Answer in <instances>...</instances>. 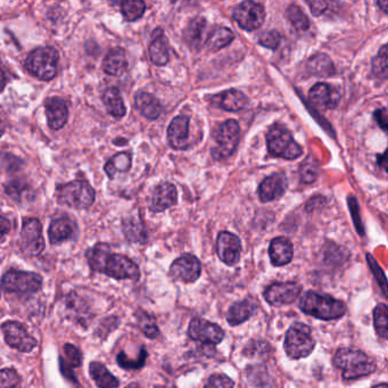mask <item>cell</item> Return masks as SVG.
<instances>
[{"instance_id":"6da1fadb","label":"cell","mask_w":388,"mask_h":388,"mask_svg":"<svg viewBox=\"0 0 388 388\" xmlns=\"http://www.w3.org/2000/svg\"><path fill=\"white\" fill-rule=\"evenodd\" d=\"M87 259L95 271L114 279L137 281L140 277L138 265L133 260L120 254L108 252L105 246L97 245L87 253Z\"/></svg>"},{"instance_id":"7a4b0ae2","label":"cell","mask_w":388,"mask_h":388,"mask_svg":"<svg viewBox=\"0 0 388 388\" xmlns=\"http://www.w3.org/2000/svg\"><path fill=\"white\" fill-rule=\"evenodd\" d=\"M333 364L336 368L342 370L343 377L345 379L369 376L377 369L376 362L371 357L353 348H341L336 352Z\"/></svg>"},{"instance_id":"3957f363","label":"cell","mask_w":388,"mask_h":388,"mask_svg":"<svg viewBox=\"0 0 388 388\" xmlns=\"http://www.w3.org/2000/svg\"><path fill=\"white\" fill-rule=\"evenodd\" d=\"M299 308L320 320H335L346 313L345 303L329 295L306 292L299 301Z\"/></svg>"},{"instance_id":"277c9868","label":"cell","mask_w":388,"mask_h":388,"mask_svg":"<svg viewBox=\"0 0 388 388\" xmlns=\"http://www.w3.org/2000/svg\"><path fill=\"white\" fill-rule=\"evenodd\" d=\"M56 198L59 204L77 210L89 209L95 200V191L87 181L77 180L57 186Z\"/></svg>"},{"instance_id":"5b68a950","label":"cell","mask_w":388,"mask_h":388,"mask_svg":"<svg viewBox=\"0 0 388 388\" xmlns=\"http://www.w3.org/2000/svg\"><path fill=\"white\" fill-rule=\"evenodd\" d=\"M283 348L292 360H299L311 355L315 348V341L312 337L311 328L306 324H294L286 336Z\"/></svg>"},{"instance_id":"8992f818","label":"cell","mask_w":388,"mask_h":388,"mask_svg":"<svg viewBox=\"0 0 388 388\" xmlns=\"http://www.w3.org/2000/svg\"><path fill=\"white\" fill-rule=\"evenodd\" d=\"M59 54L53 47H40L32 50L25 59V68L39 80L50 81L56 77Z\"/></svg>"},{"instance_id":"52a82bcc","label":"cell","mask_w":388,"mask_h":388,"mask_svg":"<svg viewBox=\"0 0 388 388\" xmlns=\"http://www.w3.org/2000/svg\"><path fill=\"white\" fill-rule=\"evenodd\" d=\"M267 146L272 156L283 160H295L302 155V148L294 140L292 133L279 124L271 126L267 133Z\"/></svg>"},{"instance_id":"ba28073f","label":"cell","mask_w":388,"mask_h":388,"mask_svg":"<svg viewBox=\"0 0 388 388\" xmlns=\"http://www.w3.org/2000/svg\"><path fill=\"white\" fill-rule=\"evenodd\" d=\"M43 278L34 272L10 270L3 274L1 288L6 293L32 294L40 290Z\"/></svg>"},{"instance_id":"9c48e42d","label":"cell","mask_w":388,"mask_h":388,"mask_svg":"<svg viewBox=\"0 0 388 388\" xmlns=\"http://www.w3.org/2000/svg\"><path fill=\"white\" fill-rule=\"evenodd\" d=\"M241 139V126L237 121L229 120L222 124L216 133V146L212 149L213 158L216 161L228 158L237 148Z\"/></svg>"},{"instance_id":"30bf717a","label":"cell","mask_w":388,"mask_h":388,"mask_svg":"<svg viewBox=\"0 0 388 388\" xmlns=\"http://www.w3.org/2000/svg\"><path fill=\"white\" fill-rule=\"evenodd\" d=\"M20 247L27 256L40 255L45 250L43 225L37 219L25 220L20 238Z\"/></svg>"},{"instance_id":"8fae6325","label":"cell","mask_w":388,"mask_h":388,"mask_svg":"<svg viewBox=\"0 0 388 388\" xmlns=\"http://www.w3.org/2000/svg\"><path fill=\"white\" fill-rule=\"evenodd\" d=\"M7 344L17 351L29 353L37 348V339L28 333L23 324L17 321H6L0 327Z\"/></svg>"},{"instance_id":"7c38bea8","label":"cell","mask_w":388,"mask_h":388,"mask_svg":"<svg viewBox=\"0 0 388 388\" xmlns=\"http://www.w3.org/2000/svg\"><path fill=\"white\" fill-rule=\"evenodd\" d=\"M232 15L244 30L254 31L261 28L264 23V7L255 1H244L234 7Z\"/></svg>"},{"instance_id":"4fadbf2b","label":"cell","mask_w":388,"mask_h":388,"mask_svg":"<svg viewBox=\"0 0 388 388\" xmlns=\"http://www.w3.org/2000/svg\"><path fill=\"white\" fill-rule=\"evenodd\" d=\"M188 335L194 341L213 345L219 344L222 339L225 338V331L222 330L221 327L202 318H195L191 321Z\"/></svg>"},{"instance_id":"5bb4252c","label":"cell","mask_w":388,"mask_h":388,"mask_svg":"<svg viewBox=\"0 0 388 388\" xmlns=\"http://www.w3.org/2000/svg\"><path fill=\"white\" fill-rule=\"evenodd\" d=\"M302 287L299 283H274L264 290V299L269 304L274 306L292 304L301 295Z\"/></svg>"},{"instance_id":"9a60e30c","label":"cell","mask_w":388,"mask_h":388,"mask_svg":"<svg viewBox=\"0 0 388 388\" xmlns=\"http://www.w3.org/2000/svg\"><path fill=\"white\" fill-rule=\"evenodd\" d=\"M202 264L196 256L185 254L177 259L170 268V274L174 281L195 283L200 278Z\"/></svg>"},{"instance_id":"2e32d148","label":"cell","mask_w":388,"mask_h":388,"mask_svg":"<svg viewBox=\"0 0 388 388\" xmlns=\"http://www.w3.org/2000/svg\"><path fill=\"white\" fill-rule=\"evenodd\" d=\"M216 253L222 262L225 264H237L241 255V243L239 238L228 231H222L216 241Z\"/></svg>"},{"instance_id":"e0dca14e","label":"cell","mask_w":388,"mask_h":388,"mask_svg":"<svg viewBox=\"0 0 388 388\" xmlns=\"http://www.w3.org/2000/svg\"><path fill=\"white\" fill-rule=\"evenodd\" d=\"M308 97L315 107L322 110H334L341 100L338 90L328 84H317L312 87Z\"/></svg>"},{"instance_id":"ac0fdd59","label":"cell","mask_w":388,"mask_h":388,"mask_svg":"<svg viewBox=\"0 0 388 388\" xmlns=\"http://www.w3.org/2000/svg\"><path fill=\"white\" fill-rule=\"evenodd\" d=\"M287 178L283 173H274L271 177L265 178L259 187V198L263 203L281 198L286 191Z\"/></svg>"},{"instance_id":"d6986e66","label":"cell","mask_w":388,"mask_h":388,"mask_svg":"<svg viewBox=\"0 0 388 388\" xmlns=\"http://www.w3.org/2000/svg\"><path fill=\"white\" fill-rule=\"evenodd\" d=\"M189 119L185 115L174 117L167 129L170 145L174 149H185L188 146Z\"/></svg>"},{"instance_id":"ffe728a7","label":"cell","mask_w":388,"mask_h":388,"mask_svg":"<svg viewBox=\"0 0 388 388\" xmlns=\"http://www.w3.org/2000/svg\"><path fill=\"white\" fill-rule=\"evenodd\" d=\"M178 200L177 188L172 184L165 182L155 188L151 196V210L153 212H163L169 207L176 205Z\"/></svg>"},{"instance_id":"44dd1931","label":"cell","mask_w":388,"mask_h":388,"mask_svg":"<svg viewBox=\"0 0 388 388\" xmlns=\"http://www.w3.org/2000/svg\"><path fill=\"white\" fill-rule=\"evenodd\" d=\"M269 255L274 267L288 264L293 260V244L286 237L274 238L269 247Z\"/></svg>"},{"instance_id":"7402d4cb","label":"cell","mask_w":388,"mask_h":388,"mask_svg":"<svg viewBox=\"0 0 388 388\" xmlns=\"http://www.w3.org/2000/svg\"><path fill=\"white\" fill-rule=\"evenodd\" d=\"M45 107H46L47 119L50 129H62L68 122V106L64 100L57 97L48 98L45 103Z\"/></svg>"},{"instance_id":"603a6c76","label":"cell","mask_w":388,"mask_h":388,"mask_svg":"<svg viewBox=\"0 0 388 388\" xmlns=\"http://www.w3.org/2000/svg\"><path fill=\"white\" fill-rule=\"evenodd\" d=\"M214 104L225 111L238 112L246 107L248 98L239 90H228L216 96Z\"/></svg>"},{"instance_id":"cb8c5ba5","label":"cell","mask_w":388,"mask_h":388,"mask_svg":"<svg viewBox=\"0 0 388 388\" xmlns=\"http://www.w3.org/2000/svg\"><path fill=\"white\" fill-rule=\"evenodd\" d=\"M149 56H151V62L158 66H162L169 62V43L161 29L156 30L153 34V41L149 46Z\"/></svg>"},{"instance_id":"d4e9b609","label":"cell","mask_w":388,"mask_h":388,"mask_svg":"<svg viewBox=\"0 0 388 388\" xmlns=\"http://www.w3.org/2000/svg\"><path fill=\"white\" fill-rule=\"evenodd\" d=\"M135 104L140 114L149 120H156L162 113V105L158 99L151 94L139 91L135 97Z\"/></svg>"},{"instance_id":"484cf974","label":"cell","mask_w":388,"mask_h":388,"mask_svg":"<svg viewBox=\"0 0 388 388\" xmlns=\"http://www.w3.org/2000/svg\"><path fill=\"white\" fill-rule=\"evenodd\" d=\"M128 68L126 62V52L122 48H114L106 55L104 63H103V70L105 73L113 75V77H120Z\"/></svg>"},{"instance_id":"4316f807","label":"cell","mask_w":388,"mask_h":388,"mask_svg":"<svg viewBox=\"0 0 388 388\" xmlns=\"http://www.w3.org/2000/svg\"><path fill=\"white\" fill-rule=\"evenodd\" d=\"M255 305L250 302L248 299L234 303L229 308L227 321H228L229 324H231V326H238V324H243L245 321L248 320L255 313Z\"/></svg>"},{"instance_id":"83f0119b","label":"cell","mask_w":388,"mask_h":388,"mask_svg":"<svg viewBox=\"0 0 388 388\" xmlns=\"http://www.w3.org/2000/svg\"><path fill=\"white\" fill-rule=\"evenodd\" d=\"M89 371L90 376L99 388H117L120 385V382L100 362H91Z\"/></svg>"},{"instance_id":"f1b7e54d","label":"cell","mask_w":388,"mask_h":388,"mask_svg":"<svg viewBox=\"0 0 388 388\" xmlns=\"http://www.w3.org/2000/svg\"><path fill=\"white\" fill-rule=\"evenodd\" d=\"M103 103L106 106L108 113L112 117L121 119L126 115V106L124 99L121 97L120 91L115 87H111L104 91L102 96Z\"/></svg>"},{"instance_id":"f546056e","label":"cell","mask_w":388,"mask_h":388,"mask_svg":"<svg viewBox=\"0 0 388 388\" xmlns=\"http://www.w3.org/2000/svg\"><path fill=\"white\" fill-rule=\"evenodd\" d=\"M207 21L203 17H196L189 23L185 31V41L189 46L200 48L205 40L207 32Z\"/></svg>"},{"instance_id":"4dcf8cb0","label":"cell","mask_w":388,"mask_h":388,"mask_svg":"<svg viewBox=\"0 0 388 388\" xmlns=\"http://www.w3.org/2000/svg\"><path fill=\"white\" fill-rule=\"evenodd\" d=\"M73 222L66 218L56 219L52 222L48 236L52 244H59L68 241L73 234Z\"/></svg>"},{"instance_id":"1f68e13d","label":"cell","mask_w":388,"mask_h":388,"mask_svg":"<svg viewBox=\"0 0 388 388\" xmlns=\"http://www.w3.org/2000/svg\"><path fill=\"white\" fill-rule=\"evenodd\" d=\"M131 154L130 153H119L108 161L105 165V172L111 179H114L117 173H124L131 167Z\"/></svg>"},{"instance_id":"d6a6232c","label":"cell","mask_w":388,"mask_h":388,"mask_svg":"<svg viewBox=\"0 0 388 388\" xmlns=\"http://www.w3.org/2000/svg\"><path fill=\"white\" fill-rule=\"evenodd\" d=\"M234 34L228 28H218L213 30L207 37V45L213 52L225 48L231 41L234 40Z\"/></svg>"},{"instance_id":"836d02e7","label":"cell","mask_w":388,"mask_h":388,"mask_svg":"<svg viewBox=\"0 0 388 388\" xmlns=\"http://www.w3.org/2000/svg\"><path fill=\"white\" fill-rule=\"evenodd\" d=\"M308 68L318 77H329L334 74V65L326 55H315L310 59Z\"/></svg>"},{"instance_id":"e575fe53","label":"cell","mask_w":388,"mask_h":388,"mask_svg":"<svg viewBox=\"0 0 388 388\" xmlns=\"http://www.w3.org/2000/svg\"><path fill=\"white\" fill-rule=\"evenodd\" d=\"M373 322H375V329L379 337L386 339L388 333V310L387 305L378 304L373 311Z\"/></svg>"},{"instance_id":"d590c367","label":"cell","mask_w":388,"mask_h":388,"mask_svg":"<svg viewBox=\"0 0 388 388\" xmlns=\"http://www.w3.org/2000/svg\"><path fill=\"white\" fill-rule=\"evenodd\" d=\"M286 15L290 20V23L294 25V28L299 31H305L310 27V21L308 16L305 15L301 7L297 5H290L286 10Z\"/></svg>"},{"instance_id":"8d00e7d4","label":"cell","mask_w":388,"mask_h":388,"mask_svg":"<svg viewBox=\"0 0 388 388\" xmlns=\"http://www.w3.org/2000/svg\"><path fill=\"white\" fill-rule=\"evenodd\" d=\"M121 10L126 21H137L144 15L146 3L144 1H124L121 3Z\"/></svg>"},{"instance_id":"74e56055","label":"cell","mask_w":388,"mask_h":388,"mask_svg":"<svg viewBox=\"0 0 388 388\" xmlns=\"http://www.w3.org/2000/svg\"><path fill=\"white\" fill-rule=\"evenodd\" d=\"M117 364L120 367L124 368L126 370H138L140 368L144 367L146 364V359H147V352H146L145 348H142L140 350V353H139V357H137L136 360H131L129 357H126L124 352H121L117 355Z\"/></svg>"},{"instance_id":"f35d334b","label":"cell","mask_w":388,"mask_h":388,"mask_svg":"<svg viewBox=\"0 0 388 388\" xmlns=\"http://www.w3.org/2000/svg\"><path fill=\"white\" fill-rule=\"evenodd\" d=\"M299 174H301V179L304 184H312L315 181V179L318 178V174H319V167H318L317 161L312 156H308L301 164Z\"/></svg>"},{"instance_id":"ab89813d","label":"cell","mask_w":388,"mask_h":388,"mask_svg":"<svg viewBox=\"0 0 388 388\" xmlns=\"http://www.w3.org/2000/svg\"><path fill=\"white\" fill-rule=\"evenodd\" d=\"M124 234L126 238L131 241H145V231L140 222L135 219L126 220L124 222Z\"/></svg>"},{"instance_id":"60d3db41","label":"cell","mask_w":388,"mask_h":388,"mask_svg":"<svg viewBox=\"0 0 388 388\" xmlns=\"http://www.w3.org/2000/svg\"><path fill=\"white\" fill-rule=\"evenodd\" d=\"M373 72L379 79L387 77V46L384 45L373 61Z\"/></svg>"},{"instance_id":"b9f144b4","label":"cell","mask_w":388,"mask_h":388,"mask_svg":"<svg viewBox=\"0 0 388 388\" xmlns=\"http://www.w3.org/2000/svg\"><path fill=\"white\" fill-rule=\"evenodd\" d=\"M5 191H6V194L12 200H16V202H21L24 198V196L29 194L30 188H29V186L27 184L22 182L21 180H13V181L7 184Z\"/></svg>"},{"instance_id":"7bdbcfd3","label":"cell","mask_w":388,"mask_h":388,"mask_svg":"<svg viewBox=\"0 0 388 388\" xmlns=\"http://www.w3.org/2000/svg\"><path fill=\"white\" fill-rule=\"evenodd\" d=\"M139 326L142 328V333L145 334L146 337L148 338H156L158 337V326H156V322H155L154 318H151V315H139Z\"/></svg>"},{"instance_id":"ee69618b","label":"cell","mask_w":388,"mask_h":388,"mask_svg":"<svg viewBox=\"0 0 388 388\" xmlns=\"http://www.w3.org/2000/svg\"><path fill=\"white\" fill-rule=\"evenodd\" d=\"M21 378L19 373L14 369L0 370V388H17Z\"/></svg>"},{"instance_id":"f6af8a7d","label":"cell","mask_w":388,"mask_h":388,"mask_svg":"<svg viewBox=\"0 0 388 388\" xmlns=\"http://www.w3.org/2000/svg\"><path fill=\"white\" fill-rule=\"evenodd\" d=\"M234 384L228 376L216 373L209 378L204 388H234Z\"/></svg>"},{"instance_id":"bcb514c9","label":"cell","mask_w":388,"mask_h":388,"mask_svg":"<svg viewBox=\"0 0 388 388\" xmlns=\"http://www.w3.org/2000/svg\"><path fill=\"white\" fill-rule=\"evenodd\" d=\"M64 353L68 364H71V367H80L81 362H82V353L79 348L72 344H65Z\"/></svg>"},{"instance_id":"7dc6e473","label":"cell","mask_w":388,"mask_h":388,"mask_svg":"<svg viewBox=\"0 0 388 388\" xmlns=\"http://www.w3.org/2000/svg\"><path fill=\"white\" fill-rule=\"evenodd\" d=\"M368 263H369L370 269L373 270V274H375V277H376L377 281H378L379 285L382 287V294L386 296V287H387V283H386L385 274L382 272V269L377 264L376 261L373 259V256L368 254L367 255Z\"/></svg>"},{"instance_id":"c3c4849f","label":"cell","mask_w":388,"mask_h":388,"mask_svg":"<svg viewBox=\"0 0 388 388\" xmlns=\"http://www.w3.org/2000/svg\"><path fill=\"white\" fill-rule=\"evenodd\" d=\"M281 34L277 31L265 32L261 39L260 43L265 48H270V50H276L279 45H281Z\"/></svg>"},{"instance_id":"681fc988","label":"cell","mask_w":388,"mask_h":388,"mask_svg":"<svg viewBox=\"0 0 388 388\" xmlns=\"http://www.w3.org/2000/svg\"><path fill=\"white\" fill-rule=\"evenodd\" d=\"M348 207H350V210H351L352 218L355 220V225L357 227V231H359V234H364V225H362V222H361L359 205H357L355 197L348 198Z\"/></svg>"},{"instance_id":"f907efd6","label":"cell","mask_w":388,"mask_h":388,"mask_svg":"<svg viewBox=\"0 0 388 388\" xmlns=\"http://www.w3.org/2000/svg\"><path fill=\"white\" fill-rule=\"evenodd\" d=\"M375 119H376L377 124L382 130H387V111H386V108L378 110L375 113Z\"/></svg>"},{"instance_id":"816d5d0a","label":"cell","mask_w":388,"mask_h":388,"mask_svg":"<svg viewBox=\"0 0 388 388\" xmlns=\"http://www.w3.org/2000/svg\"><path fill=\"white\" fill-rule=\"evenodd\" d=\"M311 7V12L313 15H321L326 10L327 3L324 1H315V3H308Z\"/></svg>"},{"instance_id":"f5cc1de1","label":"cell","mask_w":388,"mask_h":388,"mask_svg":"<svg viewBox=\"0 0 388 388\" xmlns=\"http://www.w3.org/2000/svg\"><path fill=\"white\" fill-rule=\"evenodd\" d=\"M10 230V222L3 218V216H0V241H3V237L6 236Z\"/></svg>"},{"instance_id":"db71d44e","label":"cell","mask_w":388,"mask_h":388,"mask_svg":"<svg viewBox=\"0 0 388 388\" xmlns=\"http://www.w3.org/2000/svg\"><path fill=\"white\" fill-rule=\"evenodd\" d=\"M6 82H7L6 75H5V73H3V70H1V68H0V93L3 91V88H5V86H6Z\"/></svg>"},{"instance_id":"11a10c76","label":"cell","mask_w":388,"mask_h":388,"mask_svg":"<svg viewBox=\"0 0 388 388\" xmlns=\"http://www.w3.org/2000/svg\"><path fill=\"white\" fill-rule=\"evenodd\" d=\"M378 6L382 7V10L387 13V1H379Z\"/></svg>"},{"instance_id":"9f6ffc18","label":"cell","mask_w":388,"mask_h":388,"mask_svg":"<svg viewBox=\"0 0 388 388\" xmlns=\"http://www.w3.org/2000/svg\"><path fill=\"white\" fill-rule=\"evenodd\" d=\"M3 133H5V128H3V122L0 120V137L3 136Z\"/></svg>"},{"instance_id":"6f0895ef","label":"cell","mask_w":388,"mask_h":388,"mask_svg":"<svg viewBox=\"0 0 388 388\" xmlns=\"http://www.w3.org/2000/svg\"><path fill=\"white\" fill-rule=\"evenodd\" d=\"M373 388H388V385L386 382H382V384H379V385L375 386Z\"/></svg>"},{"instance_id":"680465c9","label":"cell","mask_w":388,"mask_h":388,"mask_svg":"<svg viewBox=\"0 0 388 388\" xmlns=\"http://www.w3.org/2000/svg\"><path fill=\"white\" fill-rule=\"evenodd\" d=\"M126 388H140V387H139V386L137 385V384H130V385L126 386Z\"/></svg>"}]
</instances>
